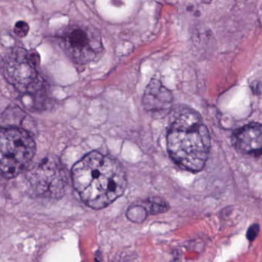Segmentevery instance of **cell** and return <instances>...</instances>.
Listing matches in <instances>:
<instances>
[{
  "label": "cell",
  "mask_w": 262,
  "mask_h": 262,
  "mask_svg": "<svg viewBox=\"0 0 262 262\" xmlns=\"http://www.w3.org/2000/svg\"><path fill=\"white\" fill-rule=\"evenodd\" d=\"M75 189L84 203L101 209L113 203L126 189V174L118 161L92 151L76 162L72 170Z\"/></svg>",
  "instance_id": "cell-1"
},
{
  "label": "cell",
  "mask_w": 262,
  "mask_h": 262,
  "mask_svg": "<svg viewBox=\"0 0 262 262\" xmlns=\"http://www.w3.org/2000/svg\"><path fill=\"white\" fill-rule=\"evenodd\" d=\"M64 45L75 61L85 63L93 60L100 50L101 43L91 32L82 27H73L63 37Z\"/></svg>",
  "instance_id": "cell-6"
},
{
  "label": "cell",
  "mask_w": 262,
  "mask_h": 262,
  "mask_svg": "<svg viewBox=\"0 0 262 262\" xmlns=\"http://www.w3.org/2000/svg\"><path fill=\"white\" fill-rule=\"evenodd\" d=\"M145 207L148 213L152 214L166 212L169 209V205L161 198H151L145 202Z\"/></svg>",
  "instance_id": "cell-9"
},
{
  "label": "cell",
  "mask_w": 262,
  "mask_h": 262,
  "mask_svg": "<svg viewBox=\"0 0 262 262\" xmlns=\"http://www.w3.org/2000/svg\"><path fill=\"white\" fill-rule=\"evenodd\" d=\"M148 212L146 208L142 205H136L128 208L127 211V216L128 219L134 222H142L145 220V217L148 215Z\"/></svg>",
  "instance_id": "cell-10"
},
{
  "label": "cell",
  "mask_w": 262,
  "mask_h": 262,
  "mask_svg": "<svg viewBox=\"0 0 262 262\" xmlns=\"http://www.w3.org/2000/svg\"><path fill=\"white\" fill-rule=\"evenodd\" d=\"M36 153V143L27 130L19 127L2 128L0 135V171L5 179L24 172Z\"/></svg>",
  "instance_id": "cell-3"
},
{
  "label": "cell",
  "mask_w": 262,
  "mask_h": 262,
  "mask_svg": "<svg viewBox=\"0 0 262 262\" xmlns=\"http://www.w3.org/2000/svg\"><path fill=\"white\" fill-rule=\"evenodd\" d=\"M14 33L16 36L20 38H24L27 36V34L30 31V27L28 24L26 23L25 21H18L14 26Z\"/></svg>",
  "instance_id": "cell-11"
},
{
  "label": "cell",
  "mask_w": 262,
  "mask_h": 262,
  "mask_svg": "<svg viewBox=\"0 0 262 262\" xmlns=\"http://www.w3.org/2000/svg\"><path fill=\"white\" fill-rule=\"evenodd\" d=\"M173 97L171 92L159 81L150 82L142 99L145 110L150 113H161L169 110L172 103Z\"/></svg>",
  "instance_id": "cell-8"
},
{
  "label": "cell",
  "mask_w": 262,
  "mask_h": 262,
  "mask_svg": "<svg viewBox=\"0 0 262 262\" xmlns=\"http://www.w3.org/2000/svg\"><path fill=\"white\" fill-rule=\"evenodd\" d=\"M259 231H260V226H259L258 224H253L248 228V231H247V239L249 242H252L253 241L255 240Z\"/></svg>",
  "instance_id": "cell-12"
},
{
  "label": "cell",
  "mask_w": 262,
  "mask_h": 262,
  "mask_svg": "<svg viewBox=\"0 0 262 262\" xmlns=\"http://www.w3.org/2000/svg\"><path fill=\"white\" fill-rule=\"evenodd\" d=\"M170 157L178 165L191 172L205 168L211 148V136L200 114L188 107L174 113L168 134Z\"/></svg>",
  "instance_id": "cell-2"
},
{
  "label": "cell",
  "mask_w": 262,
  "mask_h": 262,
  "mask_svg": "<svg viewBox=\"0 0 262 262\" xmlns=\"http://www.w3.org/2000/svg\"><path fill=\"white\" fill-rule=\"evenodd\" d=\"M6 62L5 71L7 78L18 88L30 90L37 79V73L34 67H36L39 62L37 60L39 56L36 53L24 51H17Z\"/></svg>",
  "instance_id": "cell-5"
},
{
  "label": "cell",
  "mask_w": 262,
  "mask_h": 262,
  "mask_svg": "<svg viewBox=\"0 0 262 262\" xmlns=\"http://www.w3.org/2000/svg\"><path fill=\"white\" fill-rule=\"evenodd\" d=\"M32 184L39 194L56 198L63 194L67 176L56 159H46L36 168Z\"/></svg>",
  "instance_id": "cell-4"
},
{
  "label": "cell",
  "mask_w": 262,
  "mask_h": 262,
  "mask_svg": "<svg viewBox=\"0 0 262 262\" xmlns=\"http://www.w3.org/2000/svg\"><path fill=\"white\" fill-rule=\"evenodd\" d=\"M232 141L241 152L262 157V124L250 123L242 127L234 133Z\"/></svg>",
  "instance_id": "cell-7"
}]
</instances>
